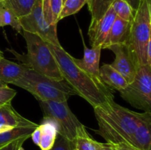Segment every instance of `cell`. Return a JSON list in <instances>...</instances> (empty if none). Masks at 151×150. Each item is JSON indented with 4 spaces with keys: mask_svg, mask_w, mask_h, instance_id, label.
<instances>
[{
    "mask_svg": "<svg viewBox=\"0 0 151 150\" xmlns=\"http://www.w3.org/2000/svg\"><path fill=\"white\" fill-rule=\"evenodd\" d=\"M99 129L94 130L113 146L135 148L131 138L148 113H137L119 105L114 100L94 107ZM136 149V148H135Z\"/></svg>",
    "mask_w": 151,
    "mask_h": 150,
    "instance_id": "1",
    "label": "cell"
},
{
    "mask_svg": "<svg viewBox=\"0 0 151 150\" xmlns=\"http://www.w3.org/2000/svg\"><path fill=\"white\" fill-rule=\"evenodd\" d=\"M50 50L55 58L63 79L75 92L93 108L114 100L111 91L101 80L78 67L73 57L62 46L49 44Z\"/></svg>",
    "mask_w": 151,
    "mask_h": 150,
    "instance_id": "2",
    "label": "cell"
},
{
    "mask_svg": "<svg viewBox=\"0 0 151 150\" xmlns=\"http://www.w3.org/2000/svg\"><path fill=\"white\" fill-rule=\"evenodd\" d=\"M151 0H142L131 21L127 44L139 66L151 65Z\"/></svg>",
    "mask_w": 151,
    "mask_h": 150,
    "instance_id": "3",
    "label": "cell"
},
{
    "mask_svg": "<svg viewBox=\"0 0 151 150\" xmlns=\"http://www.w3.org/2000/svg\"><path fill=\"white\" fill-rule=\"evenodd\" d=\"M13 85L26 90L38 101H66L71 96L76 95L64 79L55 80L29 68Z\"/></svg>",
    "mask_w": 151,
    "mask_h": 150,
    "instance_id": "4",
    "label": "cell"
},
{
    "mask_svg": "<svg viewBox=\"0 0 151 150\" xmlns=\"http://www.w3.org/2000/svg\"><path fill=\"white\" fill-rule=\"evenodd\" d=\"M27 54L18 58L29 69L57 81L63 80L58 63L47 42L35 34L22 31Z\"/></svg>",
    "mask_w": 151,
    "mask_h": 150,
    "instance_id": "5",
    "label": "cell"
},
{
    "mask_svg": "<svg viewBox=\"0 0 151 150\" xmlns=\"http://www.w3.org/2000/svg\"><path fill=\"white\" fill-rule=\"evenodd\" d=\"M44 119L54 124L58 133L70 141H74L78 128L83 124L72 113L67 101H38Z\"/></svg>",
    "mask_w": 151,
    "mask_h": 150,
    "instance_id": "6",
    "label": "cell"
},
{
    "mask_svg": "<svg viewBox=\"0 0 151 150\" xmlns=\"http://www.w3.org/2000/svg\"><path fill=\"white\" fill-rule=\"evenodd\" d=\"M119 93L135 108L151 112V65L139 66L134 80Z\"/></svg>",
    "mask_w": 151,
    "mask_h": 150,
    "instance_id": "7",
    "label": "cell"
},
{
    "mask_svg": "<svg viewBox=\"0 0 151 150\" xmlns=\"http://www.w3.org/2000/svg\"><path fill=\"white\" fill-rule=\"evenodd\" d=\"M19 20L22 31L35 34L53 46H61L58 38L57 25L49 24L44 19L42 0H36L30 13Z\"/></svg>",
    "mask_w": 151,
    "mask_h": 150,
    "instance_id": "8",
    "label": "cell"
},
{
    "mask_svg": "<svg viewBox=\"0 0 151 150\" xmlns=\"http://www.w3.org/2000/svg\"><path fill=\"white\" fill-rule=\"evenodd\" d=\"M115 54L114 61L110 64L123 76L128 83L134 80L137 69L139 66L134 54L127 44H116L109 48Z\"/></svg>",
    "mask_w": 151,
    "mask_h": 150,
    "instance_id": "9",
    "label": "cell"
},
{
    "mask_svg": "<svg viewBox=\"0 0 151 150\" xmlns=\"http://www.w3.org/2000/svg\"><path fill=\"white\" fill-rule=\"evenodd\" d=\"M116 18V13L110 6L103 17L95 24L89 26L88 35L91 47L102 48Z\"/></svg>",
    "mask_w": 151,
    "mask_h": 150,
    "instance_id": "10",
    "label": "cell"
},
{
    "mask_svg": "<svg viewBox=\"0 0 151 150\" xmlns=\"http://www.w3.org/2000/svg\"><path fill=\"white\" fill-rule=\"evenodd\" d=\"M33 126L38 124L21 116L11 105V103L0 106V132L16 127Z\"/></svg>",
    "mask_w": 151,
    "mask_h": 150,
    "instance_id": "11",
    "label": "cell"
},
{
    "mask_svg": "<svg viewBox=\"0 0 151 150\" xmlns=\"http://www.w3.org/2000/svg\"><path fill=\"white\" fill-rule=\"evenodd\" d=\"M82 39L84 48L83 57L82 59H77L73 57L74 62L78 67L88 72V74L92 75L99 80H101L100 76L99 65H100L102 48L101 47H91V49L88 48L86 46L83 37Z\"/></svg>",
    "mask_w": 151,
    "mask_h": 150,
    "instance_id": "12",
    "label": "cell"
},
{
    "mask_svg": "<svg viewBox=\"0 0 151 150\" xmlns=\"http://www.w3.org/2000/svg\"><path fill=\"white\" fill-rule=\"evenodd\" d=\"M131 22L121 19L116 16L112 24L109 35L102 46V49H109L116 44H127L129 38Z\"/></svg>",
    "mask_w": 151,
    "mask_h": 150,
    "instance_id": "13",
    "label": "cell"
},
{
    "mask_svg": "<svg viewBox=\"0 0 151 150\" xmlns=\"http://www.w3.org/2000/svg\"><path fill=\"white\" fill-rule=\"evenodd\" d=\"M131 143L139 150H151V113H148L137 128Z\"/></svg>",
    "mask_w": 151,
    "mask_h": 150,
    "instance_id": "14",
    "label": "cell"
},
{
    "mask_svg": "<svg viewBox=\"0 0 151 150\" xmlns=\"http://www.w3.org/2000/svg\"><path fill=\"white\" fill-rule=\"evenodd\" d=\"M27 69L25 65L10 61L4 57L0 58V80L6 84H13L20 79Z\"/></svg>",
    "mask_w": 151,
    "mask_h": 150,
    "instance_id": "15",
    "label": "cell"
},
{
    "mask_svg": "<svg viewBox=\"0 0 151 150\" xmlns=\"http://www.w3.org/2000/svg\"><path fill=\"white\" fill-rule=\"evenodd\" d=\"M100 76L106 86L118 91L124 89L128 85L123 76L110 64H105L100 68Z\"/></svg>",
    "mask_w": 151,
    "mask_h": 150,
    "instance_id": "16",
    "label": "cell"
},
{
    "mask_svg": "<svg viewBox=\"0 0 151 150\" xmlns=\"http://www.w3.org/2000/svg\"><path fill=\"white\" fill-rule=\"evenodd\" d=\"M39 130V141L38 145L41 150H48L52 147L57 137L58 132L54 124L43 119L38 126Z\"/></svg>",
    "mask_w": 151,
    "mask_h": 150,
    "instance_id": "17",
    "label": "cell"
},
{
    "mask_svg": "<svg viewBox=\"0 0 151 150\" xmlns=\"http://www.w3.org/2000/svg\"><path fill=\"white\" fill-rule=\"evenodd\" d=\"M63 4V0H42L43 15L49 24H58Z\"/></svg>",
    "mask_w": 151,
    "mask_h": 150,
    "instance_id": "18",
    "label": "cell"
},
{
    "mask_svg": "<svg viewBox=\"0 0 151 150\" xmlns=\"http://www.w3.org/2000/svg\"><path fill=\"white\" fill-rule=\"evenodd\" d=\"M35 1L36 0H3L0 4L19 19L30 13Z\"/></svg>",
    "mask_w": 151,
    "mask_h": 150,
    "instance_id": "19",
    "label": "cell"
},
{
    "mask_svg": "<svg viewBox=\"0 0 151 150\" xmlns=\"http://www.w3.org/2000/svg\"><path fill=\"white\" fill-rule=\"evenodd\" d=\"M113 0H88V10L91 16L89 26L95 24L110 7Z\"/></svg>",
    "mask_w": 151,
    "mask_h": 150,
    "instance_id": "20",
    "label": "cell"
},
{
    "mask_svg": "<svg viewBox=\"0 0 151 150\" xmlns=\"http://www.w3.org/2000/svg\"><path fill=\"white\" fill-rule=\"evenodd\" d=\"M35 128L36 127H33V126L16 127L10 130L0 132V146L5 145L15 140L24 138V137H30L31 134L32 133Z\"/></svg>",
    "mask_w": 151,
    "mask_h": 150,
    "instance_id": "21",
    "label": "cell"
},
{
    "mask_svg": "<svg viewBox=\"0 0 151 150\" xmlns=\"http://www.w3.org/2000/svg\"><path fill=\"white\" fill-rule=\"evenodd\" d=\"M74 142V150H95L96 141L90 137L84 125L78 128Z\"/></svg>",
    "mask_w": 151,
    "mask_h": 150,
    "instance_id": "22",
    "label": "cell"
},
{
    "mask_svg": "<svg viewBox=\"0 0 151 150\" xmlns=\"http://www.w3.org/2000/svg\"><path fill=\"white\" fill-rule=\"evenodd\" d=\"M111 7L113 8L117 17L127 21H131L135 10H133L131 5L125 0H113Z\"/></svg>",
    "mask_w": 151,
    "mask_h": 150,
    "instance_id": "23",
    "label": "cell"
},
{
    "mask_svg": "<svg viewBox=\"0 0 151 150\" xmlns=\"http://www.w3.org/2000/svg\"><path fill=\"white\" fill-rule=\"evenodd\" d=\"M88 0H65L59 16V21L78 13Z\"/></svg>",
    "mask_w": 151,
    "mask_h": 150,
    "instance_id": "24",
    "label": "cell"
},
{
    "mask_svg": "<svg viewBox=\"0 0 151 150\" xmlns=\"http://www.w3.org/2000/svg\"><path fill=\"white\" fill-rule=\"evenodd\" d=\"M0 10H1V26H4L10 25L19 33L22 34V29L19 23V18L16 17L14 13L10 11L9 9L3 7L1 4H0Z\"/></svg>",
    "mask_w": 151,
    "mask_h": 150,
    "instance_id": "25",
    "label": "cell"
},
{
    "mask_svg": "<svg viewBox=\"0 0 151 150\" xmlns=\"http://www.w3.org/2000/svg\"><path fill=\"white\" fill-rule=\"evenodd\" d=\"M75 142L58 133L54 145L48 150H74Z\"/></svg>",
    "mask_w": 151,
    "mask_h": 150,
    "instance_id": "26",
    "label": "cell"
},
{
    "mask_svg": "<svg viewBox=\"0 0 151 150\" xmlns=\"http://www.w3.org/2000/svg\"><path fill=\"white\" fill-rule=\"evenodd\" d=\"M16 95V91L9 86L0 88V106L11 103V101Z\"/></svg>",
    "mask_w": 151,
    "mask_h": 150,
    "instance_id": "27",
    "label": "cell"
},
{
    "mask_svg": "<svg viewBox=\"0 0 151 150\" xmlns=\"http://www.w3.org/2000/svg\"><path fill=\"white\" fill-rule=\"evenodd\" d=\"M29 138V137H24V138L15 140L5 145L0 146V150H18L21 146H22L24 143Z\"/></svg>",
    "mask_w": 151,
    "mask_h": 150,
    "instance_id": "28",
    "label": "cell"
},
{
    "mask_svg": "<svg viewBox=\"0 0 151 150\" xmlns=\"http://www.w3.org/2000/svg\"><path fill=\"white\" fill-rule=\"evenodd\" d=\"M95 150H116L114 146L112 144H109V143H100L96 141L95 144Z\"/></svg>",
    "mask_w": 151,
    "mask_h": 150,
    "instance_id": "29",
    "label": "cell"
},
{
    "mask_svg": "<svg viewBox=\"0 0 151 150\" xmlns=\"http://www.w3.org/2000/svg\"><path fill=\"white\" fill-rule=\"evenodd\" d=\"M125 1L131 5L133 10L136 11L138 9V7H139L142 0H125Z\"/></svg>",
    "mask_w": 151,
    "mask_h": 150,
    "instance_id": "30",
    "label": "cell"
},
{
    "mask_svg": "<svg viewBox=\"0 0 151 150\" xmlns=\"http://www.w3.org/2000/svg\"><path fill=\"white\" fill-rule=\"evenodd\" d=\"M116 150H139L137 149L129 146H114Z\"/></svg>",
    "mask_w": 151,
    "mask_h": 150,
    "instance_id": "31",
    "label": "cell"
},
{
    "mask_svg": "<svg viewBox=\"0 0 151 150\" xmlns=\"http://www.w3.org/2000/svg\"><path fill=\"white\" fill-rule=\"evenodd\" d=\"M8 86V85L7 84H6L5 82H2L1 80H0V88H4V87H7Z\"/></svg>",
    "mask_w": 151,
    "mask_h": 150,
    "instance_id": "32",
    "label": "cell"
},
{
    "mask_svg": "<svg viewBox=\"0 0 151 150\" xmlns=\"http://www.w3.org/2000/svg\"><path fill=\"white\" fill-rule=\"evenodd\" d=\"M4 57V54H3V51H1V49H0V58H1V57Z\"/></svg>",
    "mask_w": 151,
    "mask_h": 150,
    "instance_id": "33",
    "label": "cell"
},
{
    "mask_svg": "<svg viewBox=\"0 0 151 150\" xmlns=\"http://www.w3.org/2000/svg\"><path fill=\"white\" fill-rule=\"evenodd\" d=\"M0 27H1V10H0Z\"/></svg>",
    "mask_w": 151,
    "mask_h": 150,
    "instance_id": "34",
    "label": "cell"
},
{
    "mask_svg": "<svg viewBox=\"0 0 151 150\" xmlns=\"http://www.w3.org/2000/svg\"><path fill=\"white\" fill-rule=\"evenodd\" d=\"M18 150H24V149H23V147H22V146H21L20 148H19V149H18Z\"/></svg>",
    "mask_w": 151,
    "mask_h": 150,
    "instance_id": "35",
    "label": "cell"
},
{
    "mask_svg": "<svg viewBox=\"0 0 151 150\" xmlns=\"http://www.w3.org/2000/svg\"><path fill=\"white\" fill-rule=\"evenodd\" d=\"M2 1H3V0H0V3H1Z\"/></svg>",
    "mask_w": 151,
    "mask_h": 150,
    "instance_id": "36",
    "label": "cell"
},
{
    "mask_svg": "<svg viewBox=\"0 0 151 150\" xmlns=\"http://www.w3.org/2000/svg\"><path fill=\"white\" fill-rule=\"evenodd\" d=\"M63 1H65V0H63Z\"/></svg>",
    "mask_w": 151,
    "mask_h": 150,
    "instance_id": "37",
    "label": "cell"
}]
</instances>
